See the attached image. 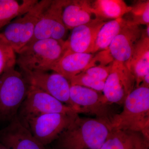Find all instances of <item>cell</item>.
Returning <instances> with one entry per match:
<instances>
[{
    "label": "cell",
    "mask_w": 149,
    "mask_h": 149,
    "mask_svg": "<svg viewBox=\"0 0 149 149\" xmlns=\"http://www.w3.org/2000/svg\"><path fill=\"white\" fill-rule=\"evenodd\" d=\"M125 65L134 76L136 88H138L145 76L149 74V37L145 30H143L130 60Z\"/></svg>",
    "instance_id": "obj_16"
},
{
    "label": "cell",
    "mask_w": 149,
    "mask_h": 149,
    "mask_svg": "<svg viewBox=\"0 0 149 149\" xmlns=\"http://www.w3.org/2000/svg\"><path fill=\"white\" fill-rule=\"evenodd\" d=\"M126 22L127 20L123 17L107 22L100 29L97 36L93 54L108 49L111 43Z\"/></svg>",
    "instance_id": "obj_21"
},
{
    "label": "cell",
    "mask_w": 149,
    "mask_h": 149,
    "mask_svg": "<svg viewBox=\"0 0 149 149\" xmlns=\"http://www.w3.org/2000/svg\"><path fill=\"white\" fill-rule=\"evenodd\" d=\"M66 51L65 40H40L23 48L18 54L16 63L22 71L47 72Z\"/></svg>",
    "instance_id": "obj_3"
},
{
    "label": "cell",
    "mask_w": 149,
    "mask_h": 149,
    "mask_svg": "<svg viewBox=\"0 0 149 149\" xmlns=\"http://www.w3.org/2000/svg\"><path fill=\"white\" fill-rule=\"evenodd\" d=\"M29 83L15 68L0 75V120L10 121L27 96Z\"/></svg>",
    "instance_id": "obj_5"
},
{
    "label": "cell",
    "mask_w": 149,
    "mask_h": 149,
    "mask_svg": "<svg viewBox=\"0 0 149 149\" xmlns=\"http://www.w3.org/2000/svg\"><path fill=\"white\" fill-rule=\"evenodd\" d=\"M65 1L66 0H52L37 23L32 39L27 45L46 39L64 41L68 31L62 19Z\"/></svg>",
    "instance_id": "obj_9"
},
{
    "label": "cell",
    "mask_w": 149,
    "mask_h": 149,
    "mask_svg": "<svg viewBox=\"0 0 149 149\" xmlns=\"http://www.w3.org/2000/svg\"><path fill=\"white\" fill-rule=\"evenodd\" d=\"M37 0H0V29L32 8Z\"/></svg>",
    "instance_id": "obj_20"
},
{
    "label": "cell",
    "mask_w": 149,
    "mask_h": 149,
    "mask_svg": "<svg viewBox=\"0 0 149 149\" xmlns=\"http://www.w3.org/2000/svg\"><path fill=\"white\" fill-rule=\"evenodd\" d=\"M93 54L65 52L51 70L61 74L68 81L90 68Z\"/></svg>",
    "instance_id": "obj_17"
},
{
    "label": "cell",
    "mask_w": 149,
    "mask_h": 149,
    "mask_svg": "<svg viewBox=\"0 0 149 149\" xmlns=\"http://www.w3.org/2000/svg\"><path fill=\"white\" fill-rule=\"evenodd\" d=\"M18 111L17 116L23 123L31 118L48 113H79L71 107L62 103L48 93L31 85Z\"/></svg>",
    "instance_id": "obj_6"
},
{
    "label": "cell",
    "mask_w": 149,
    "mask_h": 149,
    "mask_svg": "<svg viewBox=\"0 0 149 149\" xmlns=\"http://www.w3.org/2000/svg\"><path fill=\"white\" fill-rule=\"evenodd\" d=\"M149 146H146L144 147L143 148H142L141 149H148Z\"/></svg>",
    "instance_id": "obj_27"
},
{
    "label": "cell",
    "mask_w": 149,
    "mask_h": 149,
    "mask_svg": "<svg viewBox=\"0 0 149 149\" xmlns=\"http://www.w3.org/2000/svg\"><path fill=\"white\" fill-rule=\"evenodd\" d=\"M143 30L140 26L128 20L111 43L108 50L113 60L126 64L130 60Z\"/></svg>",
    "instance_id": "obj_14"
},
{
    "label": "cell",
    "mask_w": 149,
    "mask_h": 149,
    "mask_svg": "<svg viewBox=\"0 0 149 149\" xmlns=\"http://www.w3.org/2000/svg\"><path fill=\"white\" fill-rule=\"evenodd\" d=\"M69 82L70 85H79L101 92H102L105 83L96 80L83 72L72 77Z\"/></svg>",
    "instance_id": "obj_24"
},
{
    "label": "cell",
    "mask_w": 149,
    "mask_h": 149,
    "mask_svg": "<svg viewBox=\"0 0 149 149\" xmlns=\"http://www.w3.org/2000/svg\"><path fill=\"white\" fill-rule=\"evenodd\" d=\"M129 13L131 14L133 24L140 26L149 24V1H139L133 6Z\"/></svg>",
    "instance_id": "obj_22"
},
{
    "label": "cell",
    "mask_w": 149,
    "mask_h": 149,
    "mask_svg": "<svg viewBox=\"0 0 149 149\" xmlns=\"http://www.w3.org/2000/svg\"><path fill=\"white\" fill-rule=\"evenodd\" d=\"M112 64L92 67L83 72L96 80L105 82L109 75Z\"/></svg>",
    "instance_id": "obj_25"
},
{
    "label": "cell",
    "mask_w": 149,
    "mask_h": 149,
    "mask_svg": "<svg viewBox=\"0 0 149 149\" xmlns=\"http://www.w3.org/2000/svg\"><path fill=\"white\" fill-rule=\"evenodd\" d=\"M29 85L40 89L58 100L62 103L71 107L81 113L80 109L70 97V84L65 77L57 72L22 71L21 72Z\"/></svg>",
    "instance_id": "obj_10"
},
{
    "label": "cell",
    "mask_w": 149,
    "mask_h": 149,
    "mask_svg": "<svg viewBox=\"0 0 149 149\" xmlns=\"http://www.w3.org/2000/svg\"><path fill=\"white\" fill-rule=\"evenodd\" d=\"M92 6L97 18L104 22L122 18L131 10L122 0H97L92 2Z\"/></svg>",
    "instance_id": "obj_19"
},
{
    "label": "cell",
    "mask_w": 149,
    "mask_h": 149,
    "mask_svg": "<svg viewBox=\"0 0 149 149\" xmlns=\"http://www.w3.org/2000/svg\"><path fill=\"white\" fill-rule=\"evenodd\" d=\"M77 114L48 113L31 118L23 123L45 146L55 141Z\"/></svg>",
    "instance_id": "obj_8"
},
{
    "label": "cell",
    "mask_w": 149,
    "mask_h": 149,
    "mask_svg": "<svg viewBox=\"0 0 149 149\" xmlns=\"http://www.w3.org/2000/svg\"><path fill=\"white\" fill-rule=\"evenodd\" d=\"M135 88V77L126 65L113 61L102 91L107 101L112 104H123Z\"/></svg>",
    "instance_id": "obj_11"
},
{
    "label": "cell",
    "mask_w": 149,
    "mask_h": 149,
    "mask_svg": "<svg viewBox=\"0 0 149 149\" xmlns=\"http://www.w3.org/2000/svg\"><path fill=\"white\" fill-rule=\"evenodd\" d=\"M16 60L13 49L0 38V75L8 69L14 68Z\"/></svg>",
    "instance_id": "obj_23"
},
{
    "label": "cell",
    "mask_w": 149,
    "mask_h": 149,
    "mask_svg": "<svg viewBox=\"0 0 149 149\" xmlns=\"http://www.w3.org/2000/svg\"><path fill=\"white\" fill-rule=\"evenodd\" d=\"M62 19L67 29L86 24L97 19L92 1L66 0L63 7Z\"/></svg>",
    "instance_id": "obj_15"
},
{
    "label": "cell",
    "mask_w": 149,
    "mask_h": 149,
    "mask_svg": "<svg viewBox=\"0 0 149 149\" xmlns=\"http://www.w3.org/2000/svg\"><path fill=\"white\" fill-rule=\"evenodd\" d=\"M106 22L97 18L72 29L68 40L65 41L66 52L93 54L97 36Z\"/></svg>",
    "instance_id": "obj_13"
},
{
    "label": "cell",
    "mask_w": 149,
    "mask_h": 149,
    "mask_svg": "<svg viewBox=\"0 0 149 149\" xmlns=\"http://www.w3.org/2000/svg\"><path fill=\"white\" fill-rule=\"evenodd\" d=\"M0 143L8 149H46L17 115L0 130Z\"/></svg>",
    "instance_id": "obj_12"
},
{
    "label": "cell",
    "mask_w": 149,
    "mask_h": 149,
    "mask_svg": "<svg viewBox=\"0 0 149 149\" xmlns=\"http://www.w3.org/2000/svg\"><path fill=\"white\" fill-rule=\"evenodd\" d=\"M46 149H54L52 148H46Z\"/></svg>",
    "instance_id": "obj_28"
},
{
    "label": "cell",
    "mask_w": 149,
    "mask_h": 149,
    "mask_svg": "<svg viewBox=\"0 0 149 149\" xmlns=\"http://www.w3.org/2000/svg\"><path fill=\"white\" fill-rule=\"evenodd\" d=\"M52 0H41L24 14L17 17L0 33V38L18 54L32 39L35 27Z\"/></svg>",
    "instance_id": "obj_4"
},
{
    "label": "cell",
    "mask_w": 149,
    "mask_h": 149,
    "mask_svg": "<svg viewBox=\"0 0 149 149\" xmlns=\"http://www.w3.org/2000/svg\"><path fill=\"white\" fill-rule=\"evenodd\" d=\"M149 143L139 132L112 129L100 149H141L149 146Z\"/></svg>",
    "instance_id": "obj_18"
},
{
    "label": "cell",
    "mask_w": 149,
    "mask_h": 149,
    "mask_svg": "<svg viewBox=\"0 0 149 149\" xmlns=\"http://www.w3.org/2000/svg\"><path fill=\"white\" fill-rule=\"evenodd\" d=\"M123 110L116 113L109 126L112 129L128 130L142 134L149 142V88H135L124 102Z\"/></svg>",
    "instance_id": "obj_2"
},
{
    "label": "cell",
    "mask_w": 149,
    "mask_h": 149,
    "mask_svg": "<svg viewBox=\"0 0 149 149\" xmlns=\"http://www.w3.org/2000/svg\"><path fill=\"white\" fill-rule=\"evenodd\" d=\"M111 129L97 118L75 116L54 142V149H100Z\"/></svg>",
    "instance_id": "obj_1"
},
{
    "label": "cell",
    "mask_w": 149,
    "mask_h": 149,
    "mask_svg": "<svg viewBox=\"0 0 149 149\" xmlns=\"http://www.w3.org/2000/svg\"><path fill=\"white\" fill-rule=\"evenodd\" d=\"M0 149H8L2 144L0 143Z\"/></svg>",
    "instance_id": "obj_26"
},
{
    "label": "cell",
    "mask_w": 149,
    "mask_h": 149,
    "mask_svg": "<svg viewBox=\"0 0 149 149\" xmlns=\"http://www.w3.org/2000/svg\"><path fill=\"white\" fill-rule=\"evenodd\" d=\"M70 97L81 113H89L109 125L115 113L112 104L107 101L103 94L77 85H70Z\"/></svg>",
    "instance_id": "obj_7"
}]
</instances>
